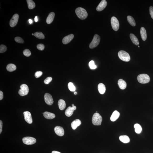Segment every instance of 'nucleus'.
Returning <instances> with one entry per match:
<instances>
[{
  "mask_svg": "<svg viewBox=\"0 0 153 153\" xmlns=\"http://www.w3.org/2000/svg\"><path fill=\"white\" fill-rule=\"evenodd\" d=\"M130 38L133 43L136 45H139L138 40L135 35L133 33H131L130 35Z\"/></svg>",
  "mask_w": 153,
  "mask_h": 153,
  "instance_id": "obj_23",
  "label": "nucleus"
},
{
  "mask_svg": "<svg viewBox=\"0 0 153 153\" xmlns=\"http://www.w3.org/2000/svg\"><path fill=\"white\" fill-rule=\"evenodd\" d=\"M45 118L47 119H52L55 117V115L53 113L46 111L43 114Z\"/></svg>",
  "mask_w": 153,
  "mask_h": 153,
  "instance_id": "obj_20",
  "label": "nucleus"
},
{
  "mask_svg": "<svg viewBox=\"0 0 153 153\" xmlns=\"http://www.w3.org/2000/svg\"><path fill=\"white\" fill-rule=\"evenodd\" d=\"M7 48L5 45H1L0 46V53L5 52L7 50Z\"/></svg>",
  "mask_w": 153,
  "mask_h": 153,
  "instance_id": "obj_35",
  "label": "nucleus"
},
{
  "mask_svg": "<svg viewBox=\"0 0 153 153\" xmlns=\"http://www.w3.org/2000/svg\"><path fill=\"white\" fill-rule=\"evenodd\" d=\"M74 36L73 34H71L66 36L62 39V42L64 44H67L69 43L72 40Z\"/></svg>",
  "mask_w": 153,
  "mask_h": 153,
  "instance_id": "obj_15",
  "label": "nucleus"
},
{
  "mask_svg": "<svg viewBox=\"0 0 153 153\" xmlns=\"http://www.w3.org/2000/svg\"><path fill=\"white\" fill-rule=\"evenodd\" d=\"M58 105L59 109L61 110H63L66 108V102L63 99H60L59 100L58 102Z\"/></svg>",
  "mask_w": 153,
  "mask_h": 153,
  "instance_id": "obj_24",
  "label": "nucleus"
},
{
  "mask_svg": "<svg viewBox=\"0 0 153 153\" xmlns=\"http://www.w3.org/2000/svg\"><path fill=\"white\" fill-rule=\"evenodd\" d=\"M43 73L42 71H37L36 72L35 74V77L36 78H38L42 75Z\"/></svg>",
  "mask_w": 153,
  "mask_h": 153,
  "instance_id": "obj_38",
  "label": "nucleus"
},
{
  "mask_svg": "<svg viewBox=\"0 0 153 153\" xmlns=\"http://www.w3.org/2000/svg\"><path fill=\"white\" fill-rule=\"evenodd\" d=\"M23 54L24 56L27 57H28L31 55V54L30 50L28 49H26L24 50Z\"/></svg>",
  "mask_w": 153,
  "mask_h": 153,
  "instance_id": "obj_33",
  "label": "nucleus"
},
{
  "mask_svg": "<svg viewBox=\"0 0 153 153\" xmlns=\"http://www.w3.org/2000/svg\"><path fill=\"white\" fill-rule=\"evenodd\" d=\"M16 66L14 64H10L7 66L6 69L8 71L12 72L15 71L16 69Z\"/></svg>",
  "mask_w": 153,
  "mask_h": 153,
  "instance_id": "obj_26",
  "label": "nucleus"
},
{
  "mask_svg": "<svg viewBox=\"0 0 153 153\" xmlns=\"http://www.w3.org/2000/svg\"><path fill=\"white\" fill-rule=\"evenodd\" d=\"M68 87L69 89L71 91L74 92L76 90V88L73 85V84L71 82H70L69 83L68 85Z\"/></svg>",
  "mask_w": 153,
  "mask_h": 153,
  "instance_id": "obj_31",
  "label": "nucleus"
},
{
  "mask_svg": "<svg viewBox=\"0 0 153 153\" xmlns=\"http://www.w3.org/2000/svg\"><path fill=\"white\" fill-rule=\"evenodd\" d=\"M107 1L105 0H102L99 5L96 8V10L97 11H100L103 10L107 5Z\"/></svg>",
  "mask_w": 153,
  "mask_h": 153,
  "instance_id": "obj_13",
  "label": "nucleus"
},
{
  "mask_svg": "<svg viewBox=\"0 0 153 153\" xmlns=\"http://www.w3.org/2000/svg\"><path fill=\"white\" fill-rule=\"evenodd\" d=\"M55 16V13L51 12L49 15L46 19V22L48 24H50L53 22Z\"/></svg>",
  "mask_w": 153,
  "mask_h": 153,
  "instance_id": "obj_22",
  "label": "nucleus"
},
{
  "mask_svg": "<svg viewBox=\"0 0 153 153\" xmlns=\"http://www.w3.org/2000/svg\"><path fill=\"white\" fill-rule=\"evenodd\" d=\"M52 80V78L51 77H48L44 81V82L46 84H48Z\"/></svg>",
  "mask_w": 153,
  "mask_h": 153,
  "instance_id": "obj_37",
  "label": "nucleus"
},
{
  "mask_svg": "<svg viewBox=\"0 0 153 153\" xmlns=\"http://www.w3.org/2000/svg\"><path fill=\"white\" fill-rule=\"evenodd\" d=\"M34 36L36 38L40 39H43L45 38V36L42 32H37L34 33Z\"/></svg>",
  "mask_w": 153,
  "mask_h": 153,
  "instance_id": "obj_30",
  "label": "nucleus"
},
{
  "mask_svg": "<svg viewBox=\"0 0 153 153\" xmlns=\"http://www.w3.org/2000/svg\"><path fill=\"white\" fill-rule=\"evenodd\" d=\"M149 13L151 15V18L153 19V7L152 6H151L149 9Z\"/></svg>",
  "mask_w": 153,
  "mask_h": 153,
  "instance_id": "obj_39",
  "label": "nucleus"
},
{
  "mask_svg": "<svg viewBox=\"0 0 153 153\" xmlns=\"http://www.w3.org/2000/svg\"><path fill=\"white\" fill-rule=\"evenodd\" d=\"M75 12L78 17L82 20L85 19L88 16V13L85 9L81 7L76 9Z\"/></svg>",
  "mask_w": 153,
  "mask_h": 153,
  "instance_id": "obj_1",
  "label": "nucleus"
},
{
  "mask_svg": "<svg viewBox=\"0 0 153 153\" xmlns=\"http://www.w3.org/2000/svg\"><path fill=\"white\" fill-rule=\"evenodd\" d=\"M72 106H74V104H72Z\"/></svg>",
  "mask_w": 153,
  "mask_h": 153,
  "instance_id": "obj_46",
  "label": "nucleus"
},
{
  "mask_svg": "<svg viewBox=\"0 0 153 153\" xmlns=\"http://www.w3.org/2000/svg\"><path fill=\"white\" fill-rule=\"evenodd\" d=\"M38 17L37 16H36L35 17V22H37L38 21Z\"/></svg>",
  "mask_w": 153,
  "mask_h": 153,
  "instance_id": "obj_42",
  "label": "nucleus"
},
{
  "mask_svg": "<svg viewBox=\"0 0 153 153\" xmlns=\"http://www.w3.org/2000/svg\"><path fill=\"white\" fill-rule=\"evenodd\" d=\"M137 80L141 83L146 84L149 82L150 78L149 76L148 75L142 74L139 75L138 76Z\"/></svg>",
  "mask_w": 153,
  "mask_h": 153,
  "instance_id": "obj_4",
  "label": "nucleus"
},
{
  "mask_svg": "<svg viewBox=\"0 0 153 153\" xmlns=\"http://www.w3.org/2000/svg\"><path fill=\"white\" fill-rule=\"evenodd\" d=\"M74 94L75 95H76V94H77V93H76V92H75L74 93Z\"/></svg>",
  "mask_w": 153,
  "mask_h": 153,
  "instance_id": "obj_45",
  "label": "nucleus"
},
{
  "mask_svg": "<svg viewBox=\"0 0 153 153\" xmlns=\"http://www.w3.org/2000/svg\"><path fill=\"white\" fill-rule=\"evenodd\" d=\"M76 109V107L75 106L69 107L66 110L65 112L66 115L67 117H70L72 115L73 112Z\"/></svg>",
  "mask_w": 153,
  "mask_h": 153,
  "instance_id": "obj_14",
  "label": "nucleus"
},
{
  "mask_svg": "<svg viewBox=\"0 0 153 153\" xmlns=\"http://www.w3.org/2000/svg\"><path fill=\"white\" fill-rule=\"evenodd\" d=\"M111 24L113 30L117 31L119 30V21L115 17L113 16L111 19Z\"/></svg>",
  "mask_w": 153,
  "mask_h": 153,
  "instance_id": "obj_7",
  "label": "nucleus"
},
{
  "mask_svg": "<svg viewBox=\"0 0 153 153\" xmlns=\"http://www.w3.org/2000/svg\"><path fill=\"white\" fill-rule=\"evenodd\" d=\"M102 118V116L99 113H96L93 115L92 122L94 125H100L101 124Z\"/></svg>",
  "mask_w": 153,
  "mask_h": 153,
  "instance_id": "obj_2",
  "label": "nucleus"
},
{
  "mask_svg": "<svg viewBox=\"0 0 153 153\" xmlns=\"http://www.w3.org/2000/svg\"><path fill=\"white\" fill-rule=\"evenodd\" d=\"M138 47H140V46H138Z\"/></svg>",
  "mask_w": 153,
  "mask_h": 153,
  "instance_id": "obj_48",
  "label": "nucleus"
},
{
  "mask_svg": "<svg viewBox=\"0 0 153 153\" xmlns=\"http://www.w3.org/2000/svg\"><path fill=\"white\" fill-rule=\"evenodd\" d=\"M120 113L117 111H115L113 112L110 117V120L114 122L118 119L120 116Z\"/></svg>",
  "mask_w": 153,
  "mask_h": 153,
  "instance_id": "obj_17",
  "label": "nucleus"
},
{
  "mask_svg": "<svg viewBox=\"0 0 153 153\" xmlns=\"http://www.w3.org/2000/svg\"><path fill=\"white\" fill-rule=\"evenodd\" d=\"M52 153H61L58 151H53L52 152Z\"/></svg>",
  "mask_w": 153,
  "mask_h": 153,
  "instance_id": "obj_43",
  "label": "nucleus"
},
{
  "mask_svg": "<svg viewBox=\"0 0 153 153\" xmlns=\"http://www.w3.org/2000/svg\"><path fill=\"white\" fill-rule=\"evenodd\" d=\"M44 99L45 103L49 105H51L53 103L52 97L50 94L48 93H46L44 95Z\"/></svg>",
  "mask_w": 153,
  "mask_h": 153,
  "instance_id": "obj_10",
  "label": "nucleus"
},
{
  "mask_svg": "<svg viewBox=\"0 0 153 153\" xmlns=\"http://www.w3.org/2000/svg\"><path fill=\"white\" fill-rule=\"evenodd\" d=\"M27 1L29 9H32L34 8L36 5L34 1L32 0H27Z\"/></svg>",
  "mask_w": 153,
  "mask_h": 153,
  "instance_id": "obj_29",
  "label": "nucleus"
},
{
  "mask_svg": "<svg viewBox=\"0 0 153 153\" xmlns=\"http://www.w3.org/2000/svg\"><path fill=\"white\" fill-rule=\"evenodd\" d=\"M98 90L101 94H104L106 91V88L105 85L102 83L99 84L98 85Z\"/></svg>",
  "mask_w": 153,
  "mask_h": 153,
  "instance_id": "obj_19",
  "label": "nucleus"
},
{
  "mask_svg": "<svg viewBox=\"0 0 153 153\" xmlns=\"http://www.w3.org/2000/svg\"><path fill=\"white\" fill-rule=\"evenodd\" d=\"M89 65L90 68L92 69H95L97 68V66L95 64L94 61L91 60L89 63Z\"/></svg>",
  "mask_w": 153,
  "mask_h": 153,
  "instance_id": "obj_32",
  "label": "nucleus"
},
{
  "mask_svg": "<svg viewBox=\"0 0 153 153\" xmlns=\"http://www.w3.org/2000/svg\"><path fill=\"white\" fill-rule=\"evenodd\" d=\"M3 123L2 121L0 120V134H1L2 131Z\"/></svg>",
  "mask_w": 153,
  "mask_h": 153,
  "instance_id": "obj_40",
  "label": "nucleus"
},
{
  "mask_svg": "<svg viewBox=\"0 0 153 153\" xmlns=\"http://www.w3.org/2000/svg\"><path fill=\"white\" fill-rule=\"evenodd\" d=\"M19 18V15L17 14L14 15L10 21V26L12 27H15L17 23Z\"/></svg>",
  "mask_w": 153,
  "mask_h": 153,
  "instance_id": "obj_9",
  "label": "nucleus"
},
{
  "mask_svg": "<svg viewBox=\"0 0 153 153\" xmlns=\"http://www.w3.org/2000/svg\"><path fill=\"white\" fill-rule=\"evenodd\" d=\"M32 35L33 36V35H34V34H33V33H32Z\"/></svg>",
  "mask_w": 153,
  "mask_h": 153,
  "instance_id": "obj_47",
  "label": "nucleus"
},
{
  "mask_svg": "<svg viewBox=\"0 0 153 153\" xmlns=\"http://www.w3.org/2000/svg\"><path fill=\"white\" fill-rule=\"evenodd\" d=\"M118 56L119 59L125 62H129L131 59L129 54L124 50L119 51Z\"/></svg>",
  "mask_w": 153,
  "mask_h": 153,
  "instance_id": "obj_3",
  "label": "nucleus"
},
{
  "mask_svg": "<svg viewBox=\"0 0 153 153\" xmlns=\"http://www.w3.org/2000/svg\"><path fill=\"white\" fill-rule=\"evenodd\" d=\"M82 124L81 121L79 119H76L73 121L71 123V127L73 130H75L77 127L80 126Z\"/></svg>",
  "mask_w": 153,
  "mask_h": 153,
  "instance_id": "obj_16",
  "label": "nucleus"
},
{
  "mask_svg": "<svg viewBox=\"0 0 153 153\" xmlns=\"http://www.w3.org/2000/svg\"><path fill=\"white\" fill-rule=\"evenodd\" d=\"M21 89L19 90V94L21 96L27 95L28 94L29 89L28 86L26 84H23L20 86Z\"/></svg>",
  "mask_w": 153,
  "mask_h": 153,
  "instance_id": "obj_6",
  "label": "nucleus"
},
{
  "mask_svg": "<svg viewBox=\"0 0 153 153\" xmlns=\"http://www.w3.org/2000/svg\"><path fill=\"white\" fill-rule=\"evenodd\" d=\"M127 20L129 23L133 27H135L136 25L135 21L134 18L131 16H128L127 17Z\"/></svg>",
  "mask_w": 153,
  "mask_h": 153,
  "instance_id": "obj_27",
  "label": "nucleus"
},
{
  "mask_svg": "<svg viewBox=\"0 0 153 153\" xmlns=\"http://www.w3.org/2000/svg\"><path fill=\"white\" fill-rule=\"evenodd\" d=\"M23 143L27 145H32L36 143V139L34 137H26L23 138Z\"/></svg>",
  "mask_w": 153,
  "mask_h": 153,
  "instance_id": "obj_8",
  "label": "nucleus"
},
{
  "mask_svg": "<svg viewBox=\"0 0 153 153\" xmlns=\"http://www.w3.org/2000/svg\"><path fill=\"white\" fill-rule=\"evenodd\" d=\"M37 47L38 50H43L45 48V46L43 44H38L37 46Z\"/></svg>",
  "mask_w": 153,
  "mask_h": 153,
  "instance_id": "obj_36",
  "label": "nucleus"
},
{
  "mask_svg": "<svg viewBox=\"0 0 153 153\" xmlns=\"http://www.w3.org/2000/svg\"><path fill=\"white\" fill-rule=\"evenodd\" d=\"M29 22L30 24H31L33 23V21L31 19L29 20Z\"/></svg>",
  "mask_w": 153,
  "mask_h": 153,
  "instance_id": "obj_44",
  "label": "nucleus"
},
{
  "mask_svg": "<svg viewBox=\"0 0 153 153\" xmlns=\"http://www.w3.org/2000/svg\"><path fill=\"white\" fill-rule=\"evenodd\" d=\"M135 131L137 134H140L142 132V128L141 126L138 124H136L134 125Z\"/></svg>",
  "mask_w": 153,
  "mask_h": 153,
  "instance_id": "obj_28",
  "label": "nucleus"
},
{
  "mask_svg": "<svg viewBox=\"0 0 153 153\" xmlns=\"http://www.w3.org/2000/svg\"><path fill=\"white\" fill-rule=\"evenodd\" d=\"M119 138L120 141L124 143H127L130 142L129 137L127 136H121Z\"/></svg>",
  "mask_w": 153,
  "mask_h": 153,
  "instance_id": "obj_25",
  "label": "nucleus"
},
{
  "mask_svg": "<svg viewBox=\"0 0 153 153\" xmlns=\"http://www.w3.org/2000/svg\"><path fill=\"white\" fill-rule=\"evenodd\" d=\"M54 131L55 133L60 137L63 136L65 134V131L63 128L60 126H58L55 127Z\"/></svg>",
  "mask_w": 153,
  "mask_h": 153,
  "instance_id": "obj_12",
  "label": "nucleus"
},
{
  "mask_svg": "<svg viewBox=\"0 0 153 153\" xmlns=\"http://www.w3.org/2000/svg\"><path fill=\"white\" fill-rule=\"evenodd\" d=\"M24 119L27 123L31 124L33 123V120L31 113L28 111L24 112L23 113Z\"/></svg>",
  "mask_w": 153,
  "mask_h": 153,
  "instance_id": "obj_11",
  "label": "nucleus"
},
{
  "mask_svg": "<svg viewBox=\"0 0 153 153\" xmlns=\"http://www.w3.org/2000/svg\"><path fill=\"white\" fill-rule=\"evenodd\" d=\"M141 36L142 40L143 41L146 40L147 38V35L146 30L144 27H142L140 31Z\"/></svg>",
  "mask_w": 153,
  "mask_h": 153,
  "instance_id": "obj_21",
  "label": "nucleus"
},
{
  "mask_svg": "<svg viewBox=\"0 0 153 153\" xmlns=\"http://www.w3.org/2000/svg\"><path fill=\"white\" fill-rule=\"evenodd\" d=\"M3 98V93L2 91H0V100H1Z\"/></svg>",
  "mask_w": 153,
  "mask_h": 153,
  "instance_id": "obj_41",
  "label": "nucleus"
},
{
  "mask_svg": "<svg viewBox=\"0 0 153 153\" xmlns=\"http://www.w3.org/2000/svg\"><path fill=\"white\" fill-rule=\"evenodd\" d=\"M118 84L120 89L124 90L126 88L127 85L126 82L123 79H119L118 82Z\"/></svg>",
  "mask_w": 153,
  "mask_h": 153,
  "instance_id": "obj_18",
  "label": "nucleus"
},
{
  "mask_svg": "<svg viewBox=\"0 0 153 153\" xmlns=\"http://www.w3.org/2000/svg\"><path fill=\"white\" fill-rule=\"evenodd\" d=\"M15 42L23 44L24 42V41L22 38L19 37H15Z\"/></svg>",
  "mask_w": 153,
  "mask_h": 153,
  "instance_id": "obj_34",
  "label": "nucleus"
},
{
  "mask_svg": "<svg viewBox=\"0 0 153 153\" xmlns=\"http://www.w3.org/2000/svg\"><path fill=\"white\" fill-rule=\"evenodd\" d=\"M100 37L98 35H95L92 41L90 44L89 48L93 49L97 47L100 42Z\"/></svg>",
  "mask_w": 153,
  "mask_h": 153,
  "instance_id": "obj_5",
  "label": "nucleus"
}]
</instances>
